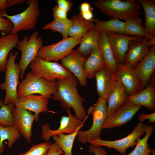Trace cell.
Listing matches in <instances>:
<instances>
[{"mask_svg":"<svg viewBox=\"0 0 155 155\" xmlns=\"http://www.w3.org/2000/svg\"><path fill=\"white\" fill-rule=\"evenodd\" d=\"M57 88L55 93L52 96L54 100L61 103V106L64 109L73 108L74 115L79 119L84 121L87 119L90 113L87 115L83 105L85 99L79 94L77 86L79 81L73 74L67 78L56 81Z\"/></svg>","mask_w":155,"mask_h":155,"instance_id":"1","label":"cell"},{"mask_svg":"<svg viewBox=\"0 0 155 155\" xmlns=\"http://www.w3.org/2000/svg\"><path fill=\"white\" fill-rule=\"evenodd\" d=\"M93 4L111 19L125 21L142 14L141 7L135 0H97Z\"/></svg>","mask_w":155,"mask_h":155,"instance_id":"2","label":"cell"},{"mask_svg":"<svg viewBox=\"0 0 155 155\" xmlns=\"http://www.w3.org/2000/svg\"><path fill=\"white\" fill-rule=\"evenodd\" d=\"M56 88V81H49L30 71L27 73L25 78L20 82L17 95L18 97H21L38 94L49 99L51 98Z\"/></svg>","mask_w":155,"mask_h":155,"instance_id":"3","label":"cell"},{"mask_svg":"<svg viewBox=\"0 0 155 155\" xmlns=\"http://www.w3.org/2000/svg\"><path fill=\"white\" fill-rule=\"evenodd\" d=\"M107 102L106 99L99 98L94 105L89 108L88 111L92 116V125L88 130L78 131L77 142L85 144L88 140L101 139V130L107 116Z\"/></svg>","mask_w":155,"mask_h":155,"instance_id":"4","label":"cell"},{"mask_svg":"<svg viewBox=\"0 0 155 155\" xmlns=\"http://www.w3.org/2000/svg\"><path fill=\"white\" fill-rule=\"evenodd\" d=\"M28 7L22 12L13 15H9L6 11L0 13V15L9 19L13 27L10 34H17L20 31L33 30L36 26L40 13L38 1L29 0L26 1Z\"/></svg>","mask_w":155,"mask_h":155,"instance_id":"5","label":"cell"},{"mask_svg":"<svg viewBox=\"0 0 155 155\" xmlns=\"http://www.w3.org/2000/svg\"><path fill=\"white\" fill-rule=\"evenodd\" d=\"M18 54L17 51L14 53L11 51L9 53L5 71V81L0 84L1 89L6 92L3 100L5 104H14L18 98L17 89L21 72L18 64L15 62Z\"/></svg>","mask_w":155,"mask_h":155,"instance_id":"6","label":"cell"},{"mask_svg":"<svg viewBox=\"0 0 155 155\" xmlns=\"http://www.w3.org/2000/svg\"><path fill=\"white\" fill-rule=\"evenodd\" d=\"M38 35V32L35 31L29 37L28 35L24 36L18 43L17 48L21 52L18 64L21 71L20 77L21 79L24 77L26 69L35 59L39 49L43 46V40Z\"/></svg>","mask_w":155,"mask_h":155,"instance_id":"7","label":"cell"},{"mask_svg":"<svg viewBox=\"0 0 155 155\" xmlns=\"http://www.w3.org/2000/svg\"><path fill=\"white\" fill-rule=\"evenodd\" d=\"M30 68L34 73L51 82L64 79L73 74L61 64L56 62H49L37 57L30 64Z\"/></svg>","mask_w":155,"mask_h":155,"instance_id":"8","label":"cell"},{"mask_svg":"<svg viewBox=\"0 0 155 155\" xmlns=\"http://www.w3.org/2000/svg\"><path fill=\"white\" fill-rule=\"evenodd\" d=\"M82 38L69 37L63 38L57 42L43 46L39 49L36 57L49 62L61 60L68 55L75 46L80 44Z\"/></svg>","mask_w":155,"mask_h":155,"instance_id":"9","label":"cell"},{"mask_svg":"<svg viewBox=\"0 0 155 155\" xmlns=\"http://www.w3.org/2000/svg\"><path fill=\"white\" fill-rule=\"evenodd\" d=\"M145 126L143 123H138L131 133L120 139L113 141L102 140L101 139L89 140L88 142L96 146L113 148L116 150L122 155H126L127 149L135 146L137 138L145 133L144 129Z\"/></svg>","mask_w":155,"mask_h":155,"instance_id":"10","label":"cell"},{"mask_svg":"<svg viewBox=\"0 0 155 155\" xmlns=\"http://www.w3.org/2000/svg\"><path fill=\"white\" fill-rule=\"evenodd\" d=\"M66 110L68 115L67 116H63L61 117L59 127L57 129H51L47 123L41 126V137L45 141H49L52 137L60 133H72L83 127L87 119L82 121L72 115L69 109Z\"/></svg>","mask_w":155,"mask_h":155,"instance_id":"11","label":"cell"},{"mask_svg":"<svg viewBox=\"0 0 155 155\" xmlns=\"http://www.w3.org/2000/svg\"><path fill=\"white\" fill-rule=\"evenodd\" d=\"M107 34L113 55L117 63L124 62L125 57L131 41H140L144 39L138 36H129L113 32H108Z\"/></svg>","mask_w":155,"mask_h":155,"instance_id":"12","label":"cell"},{"mask_svg":"<svg viewBox=\"0 0 155 155\" xmlns=\"http://www.w3.org/2000/svg\"><path fill=\"white\" fill-rule=\"evenodd\" d=\"M116 78L124 86L129 96L133 95L142 90L140 82L133 67L124 62L117 63L115 72Z\"/></svg>","mask_w":155,"mask_h":155,"instance_id":"13","label":"cell"},{"mask_svg":"<svg viewBox=\"0 0 155 155\" xmlns=\"http://www.w3.org/2000/svg\"><path fill=\"white\" fill-rule=\"evenodd\" d=\"M142 107L127 100L110 118L105 120L102 129L122 126L131 120Z\"/></svg>","mask_w":155,"mask_h":155,"instance_id":"14","label":"cell"},{"mask_svg":"<svg viewBox=\"0 0 155 155\" xmlns=\"http://www.w3.org/2000/svg\"><path fill=\"white\" fill-rule=\"evenodd\" d=\"M86 59L77 50L73 49L68 55L61 59V65L73 73L83 86H86L87 83L84 70Z\"/></svg>","mask_w":155,"mask_h":155,"instance_id":"15","label":"cell"},{"mask_svg":"<svg viewBox=\"0 0 155 155\" xmlns=\"http://www.w3.org/2000/svg\"><path fill=\"white\" fill-rule=\"evenodd\" d=\"M14 126L28 143L32 137V127L34 115L25 108L15 106L12 111Z\"/></svg>","mask_w":155,"mask_h":155,"instance_id":"16","label":"cell"},{"mask_svg":"<svg viewBox=\"0 0 155 155\" xmlns=\"http://www.w3.org/2000/svg\"><path fill=\"white\" fill-rule=\"evenodd\" d=\"M135 74L139 80L142 89L148 84L155 69V46H151L145 56L133 67Z\"/></svg>","mask_w":155,"mask_h":155,"instance_id":"17","label":"cell"},{"mask_svg":"<svg viewBox=\"0 0 155 155\" xmlns=\"http://www.w3.org/2000/svg\"><path fill=\"white\" fill-rule=\"evenodd\" d=\"M49 102V99L42 96L33 94L18 97L14 104L16 106L22 107L30 112H34L35 120L38 121L39 114L48 111Z\"/></svg>","mask_w":155,"mask_h":155,"instance_id":"18","label":"cell"},{"mask_svg":"<svg viewBox=\"0 0 155 155\" xmlns=\"http://www.w3.org/2000/svg\"><path fill=\"white\" fill-rule=\"evenodd\" d=\"M154 75L150 84L137 93L128 96L127 100L134 104L143 106L152 110H155V80Z\"/></svg>","mask_w":155,"mask_h":155,"instance_id":"19","label":"cell"},{"mask_svg":"<svg viewBox=\"0 0 155 155\" xmlns=\"http://www.w3.org/2000/svg\"><path fill=\"white\" fill-rule=\"evenodd\" d=\"M128 96L124 86L115 77L113 91L107 100V116L105 120L110 118L125 103Z\"/></svg>","mask_w":155,"mask_h":155,"instance_id":"20","label":"cell"},{"mask_svg":"<svg viewBox=\"0 0 155 155\" xmlns=\"http://www.w3.org/2000/svg\"><path fill=\"white\" fill-rule=\"evenodd\" d=\"M149 40L144 38L140 41L130 42L128 50L124 58V62L134 67L148 53L150 49Z\"/></svg>","mask_w":155,"mask_h":155,"instance_id":"21","label":"cell"},{"mask_svg":"<svg viewBox=\"0 0 155 155\" xmlns=\"http://www.w3.org/2000/svg\"><path fill=\"white\" fill-rule=\"evenodd\" d=\"M96 90L99 98L107 100L113 90L115 73H112L104 67L95 75Z\"/></svg>","mask_w":155,"mask_h":155,"instance_id":"22","label":"cell"},{"mask_svg":"<svg viewBox=\"0 0 155 155\" xmlns=\"http://www.w3.org/2000/svg\"><path fill=\"white\" fill-rule=\"evenodd\" d=\"M20 41L17 34H11L0 37V72L6 69L9 55L14 48H17Z\"/></svg>","mask_w":155,"mask_h":155,"instance_id":"23","label":"cell"},{"mask_svg":"<svg viewBox=\"0 0 155 155\" xmlns=\"http://www.w3.org/2000/svg\"><path fill=\"white\" fill-rule=\"evenodd\" d=\"M104 65V59L98 45L93 49L84 63V70L87 79L94 77Z\"/></svg>","mask_w":155,"mask_h":155,"instance_id":"24","label":"cell"},{"mask_svg":"<svg viewBox=\"0 0 155 155\" xmlns=\"http://www.w3.org/2000/svg\"><path fill=\"white\" fill-rule=\"evenodd\" d=\"M98 45L104 59V67L110 71L115 73L117 63L113 55L106 32H101Z\"/></svg>","mask_w":155,"mask_h":155,"instance_id":"25","label":"cell"},{"mask_svg":"<svg viewBox=\"0 0 155 155\" xmlns=\"http://www.w3.org/2000/svg\"><path fill=\"white\" fill-rule=\"evenodd\" d=\"M71 19L72 23L69 32L70 37L82 38L95 28L92 22L85 20L80 13L74 15Z\"/></svg>","mask_w":155,"mask_h":155,"instance_id":"26","label":"cell"},{"mask_svg":"<svg viewBox=\"0 0 155 155\" xmlns=\"http://www.w3.org/2000/svg\"><path fill=\"white\" fill-rule=\"evenodd\" d=\"M144 10L145 17L146 32L152 38L155 34V0H138Z\"/></svg>","mask_w":155,"mask_h":155,"instance_id":"27","label":"cell"},{"mask_svg":"<svg viewBox=\"0 0 155 155\" xmlns=\"http://www.w3.org/2000/svg\"><path fill=\"white\" fill-rule=\"evenodd\" d=\"M100 32L96 28L91 30L82 38L77 50L87 58L94 48L98 46Z\"/></svg>","mask_w":155,"mask_h":155,"instance_id":"28","label":"cell"},{"mask_svg":"<svg viewBox=\"0 0 155 155\" xmlns=\"http://www.w3.org/2000/svg\"><path fill=\"white\" fill-rule=\"evenodd\" d=\"M93 21L96 28L100 32H113L125 34V22L115 19L102 20L95 18Z\"/></svg>","mask_w":155,"mask_h":155,"instance_id":"29","label":"cell"},{"mask_svg":"<svg viewBox=\"0 0 155 155\" xmlns=\"http://www.w3.org/2000/svg\"><path fill=\"white\" fill-rule=\"evenodd\" d=\"M125 34L131 36L147 38L149 40L152 38L146 32L142 21L139 16L131 18L125 21Z\"/></svg>","mask_w":155,"mask_h":155,"instance_id":"30","label":"cell"},{"mask_svg":"<svg viewBox=\"0 0 155 155\" xmlns=\"http://www.w3.org/2000/svg\"><path fill=\"white\" fill-rule=\"evenodd\" d=\"M154 129L152 124L145 125L144 128L145 132L144 136L142 139L140 137L137 138L136 146L134 149L126 155H149L152 149L151 147H149V144L148 143V141Z\"/></svg>","mask_w":155,"mask_h":155,"instance_id":"31","label":"cell"},{"mask_svg":"<svg viewBox=\"0 0 155 155\" xmlns=\"http://www.w3.org/2000/svg\"><path fill=\"white\" fill-rule=\"evenodd\" d=\"M20 136V134L14 126L3 127L0 125V155L4 150V140H8L7 147L10 148Z\"/></svg>","mask_w":155,"mask_h":155,"instance_id":"32","label":"cell"},{"mask_svg":"<svg viewBox=\"0 0 155 155\" xmlns=\"http://www.w3.org/2000/svg\"><path fill=\"white\" fill-rule=\"evenodd\" d=\"M80 129L71 133L65 134L61 133L53 137L55 142L63 151L64 155H72L73 143Z\"/></svg>","mask_w":155,"mask_h":155,"instance_id":"33","label":"cell"},{"mask_svg":"<svg viewBox=\"0 0 155 155\" xmlns=\"http://www.w3.org/2000/svg\"><path fill=\"white\" fill-rule=\"evenodd\" d=\"M72 23L71 19H68L65 20H54L51 22L46 23L43 29H49L53 32H59L62 35L63 38H65L69 36V31Z\"/></svg>","mask_w":155,"mask_h":155,"instance_id":"34","label":"cell"},{"mask_svg":"<svg viewBox=\"0 0 155 155\" xmlns=\"http://www.w3.org/2000/svg\"><path fill=\"white\" fill-rule=\"evenodd\" d=\"M14 104H5L3 100H0V125L3 127L14 126L12 111Z\"/></svg>","mask_w":155,"mask_h":155,"instance_id":"35","label":"cell"},{"mask_svg":"<svg viewBox=\"0 0 155 155\" xmlns=\"http://www.w3.org/2000/svg\"><path fill=\"white\" fill-rule=\"evenodd\" d=\"M52 144L51 142L45 141L33 145L28 151L24 153L19 154L18 155H45Z\"/></svg>","mask_w":155,"mask_h":155,"instance_id":"36","label":"cell"},{"mask_svg":"<svg viewBox=\"0 0 155 155\" xmlns=\"http://www.w3.org/2000/svg\"><path fill=\"white\" fill-rule=\"evenodd\" d=\"M13 27V24L9 19H5L0 15V31L3 35L10 34Z\"/></svg>","mask_w":155,"mask_h":155,"instance_id":"37","label":"cell"},{"mask_svg":"<svg viewBox=\"0 0 155 155\" xmlns=\"http://www.w3.org/2000/svg\"><path fill=\"white\" fill-rule=\"evenodd\" d=\"M25 0H0V13L6 11V9L18 4H22Z\"/></svg>","mask_w":155,"mask_h":155,"instance_id":"38","label":"cell"},{"mask_svg":"<svg viewBox=\"0 0 155 155\" xmlns=\"http://www.w3.org/2000/svg\"><path fill=\"white\" fill-rule=\"evenodd\" d=\"M67 12L60 8L57 5L53 9V14L54 20H65L68 19Z\"/></svg>","mask_w":155,"mask_h":155,"instance_id":"39","label":"cell"},{"mask_svg":"<svg viewBox=\"0 0 155 155\" xmlns=\"http://www.w3.org/2000/svg\"><path fill=\"white\" fill-rule=\"evenodd\" d=\"M88 152L95 155H107L106 150L102 146H96L91 144L89 145Z\"/></svg>","mask_w":155,"mask_h":155,"instance_id":"40","label":"cell"},{"mask_svg":"<svg viewBox=\"0 0 155 155\" xmlns=\"http://www.w3.org/2000/svg\"><path fill=\"white\" fill-rule=\"evenodd\" d=\"M63 152L58 145L55 142L52 143L45 155H60Z\"/></svg>","mask_w":155,"mask_h":155,"instance_id":"41","label":"cell"},{"mask_svg":"<svg viewBox=\"0 0 155 155\" xmlns=\"http://www.w3.org/2000/svg\"><path fill=\"white\" fill-rule=\"evenodd\" d=\"M149 120L148 122L145 125H147L150 123L155 122V113H153L149 114H145L142 113L140 114L137 118V120L140 122L143 123L145 120Z\"/></svg>","mask_w":155,"mask_h":155,"instance_id":"42","label":"cell"},{"mask_svg":"<svg viewBox=\"0 0 155 155\" xmlns=\"http://www.w3.org/2000/svg\"><path fill=\"white\" fill-rule=\"evenodd\" d=\"M57 5L61 9L67 12L70 11L73 3L69 0H57Z\"/></svg>","mask_w":155,"mask_h":155,"instance_id":"43","label":"cell"},{"mask_svg":"<svg viewBox=\"0 0 155 155\" xmlns=\"http://www.w3.org/2000/svg\"><path fill=\"white\" fill-rule=\"evenodd\" d=\"M80 9V13H82L90 11H92L93 8L91 7L89 3L87 1H85L81 4Z\"/></svg>","mask_w":155,"mask_h":155,"instance_id":"44","label":"cell"},{"mask_svg":"<svg viewBox=\"0 0 155 155\" xmlns=\"http://www.w3.org/2000/svg\"><path fill=\"white\" fill-rule=\"evenodd\" d=\"M92 11H90L87 12L80 13V14L82 17L85 20L92 22L94 18Z\"/></svg>","mask_w":155,"mask_h":155,"instance_id":"45","label":"cell"},{"mask_svg":"<svg viewBox=\"0 0 155 155\" xmlns=\"http://www.w3.org/2000/svg\"><path fill=\"white\" fill-rule=\"evenodd\" d=\"M148 44L149 46H151L153 45H154L155 44V36L149 40H148Z\"/></svg>","mask_w":155,"mask_h":155,"instance_id":"46","label":"cell"},{"mask_svg":"<svg viewBox=\"0 0 155 155\" xmlns=\"http://www.w3.org/2000/svg\"><path fill=\"white\" fill-rule=\"evenodd\" d=\"M149 155H155V149H152Z\"/></svg>","mask_w":155,"mask_h":155,"instance_id":"47","label":"cell"},{"mask_svg":"<svg viewBox=\"0 0 155 155\" xmlns=\"http://www.w3.org/2000/svg\"><path fill=\"white\" fill-rule=\"evenodd\" d=\"M60 155H63V154H61Z\"/></svg>","mask_w":155,"mask_h":155,"instance_id":"48","label":"cell"}]
</instances>
